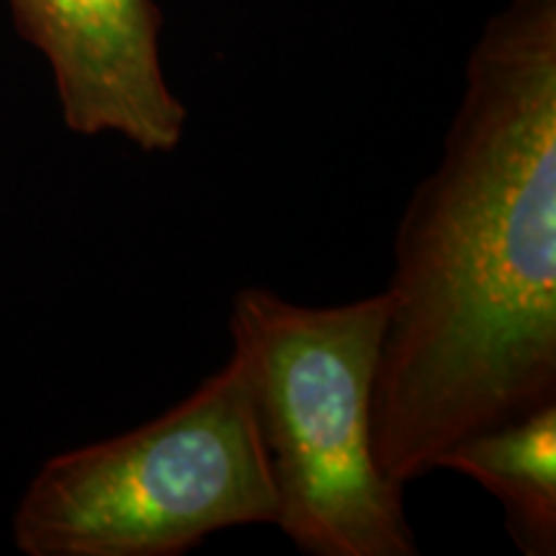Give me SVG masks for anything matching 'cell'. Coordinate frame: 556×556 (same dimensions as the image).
Masks as SVG:
<instances>
[{"label": "cell", "instance_id": "6da1fadb", "mask_svg": "<svg viewBox=\"0 0 556 556\" xmlns=\"http://www.w3.org/2000/svg\"><path fill=\"white\" fill-rule=\"evenodd\" d=\"M384 291L371 451L392 484L556 402V0L486 21Z\"/></svg>", "mask_w": 556, "mask_h": 556}, {"label": "cell", "instance_id": "7a4b0ae2", "mask_svg": "<svg viewBox=\"0 0 556 556\" xmlns=\"http://www.w3.org/2000/svg\"><path fill=\"white\" fill-rule=\"evenodd\" d=\"M387 317V291L332 307L294 304L263 287L232 299V351L248 368L276 526L302 554H420L405 486L381 475L371 451Z\"/></svg>", "mask_w": 556, "mask_h": 556}, {"label": "cell", "instance_id": "3957f363", "mask_svg": "<svg viewBox=\"0 0 556 556\" xmlns=\"http://www.w3.org/2000/svg\"><path fill=\"white\" fill-rule=\"evenodd\" d=\"M276 520L248 368L232 351L155 420L41 464L11 526L26 556H180Z\"/></svg>", "mask_w": 556, "mask_h": 556}, {"label": "cell", "instance_id": "277c9868", "mask_svg": "<svg viewBox=\"0 0 556 556\" xmlns=\"http://www.w3.org/2000/svg\"><path fill=\"white\" fill-rule=\"evenodd\" d=\"M9 9L50 65L73 135H116L148 155L180 148L189 109L165 80L155 0H9Z\"/></svg>", "mask_w": 556, "mask_h": 556}, {"label": "cell", "instance_id": "5b68a950", "mask_svg": "<svg viewBox=\"0 0 556 556\" xmlns=\"http://www.w3.org/2000/svg\"><path fill=\"white\" fill-rule=\"evenodd\" d=\"M435 469L458 471L497 497L526 556L556 554V402L454 443Z\"/></svg>", "mask_w": 556, "mask_h": 556}]
</instances>
